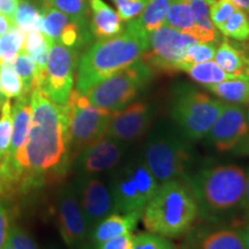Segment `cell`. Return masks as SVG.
I'll list each match as a JSON object with an SVG mask.
<instances>
[{
	"mask_svg": "<svg viewBox=\"0 0 249 249\" xmlns=\"http://www.w3.org/2000/svg\"><path fill=\"white\" fill-rule=\"evenodd\" d=\"M33 119L26 142L8 161L21 187L35 186L48 173L64 170L70 156L66 105L37 87L30 93Z\"/></svg>",
	"mask_w": 249,
	"mask_h": 249,
	"instance_id": "obj_1",
	"label": "cell"
},
{
	"mask_svg": "<svg viewBox=\"0 0 249 249\" xmlns=\"http://www.w3.org/2000/svg\"><path fill=\"white\" fill-rule=\"evenodd\" d=\"M0 87L6 98H18L26 95L23 83L15 71L13 62L0 64Z\"/></svg>",
	"mask_w": 249,
	"mask_h": 249,
	"instance_id": "obj_30",
	"label": "cell"
},
{
	"mask_svg": "<svg viewBox=\"0 0 249 249\" xmlns=\"http://www.w3.org/2000/svg\"><path fill=\"white\" fill-rule=\"evenodd\" d=\"M127 144L104 135L77 155L75 170L81 176H92L111 171L124 160Z\"/></svg>",
	"mask_w": 249,
	"mask_h": 249,
	"instance_id": "obj_16",
	"label": "cell"
},
{
	"mask_svg": "<svg viewBox=\"0 0 249 249\" xmlns=\"http://www.w3.org/2000/svg\"><path fill=\"white\" fill-rule=\"evenodd\" d=\"M9 213L4 202L0 200V249L7 242L9 232Z\"/></svg>",
	"mask_w": 249,
	"mask_h": 249,
	"instance_id": "obj_41",
	"label": "cell"
},
{
	"mask_svg": "<svg viewBox=\"0 0 249 249\" xmlns=\"http://www.w3.org/2000/svg\"><path fill=\"white\" fill-rule=\"evenodd\" d=\"M76 21H89V0H51L50 4Z\"/></svg>",
	"mask_w": 249,
	"mask_h": 249,
	"instance_id": "obj_35",
	"label": "cell"
},
{
	"mask_svg": "<svg viewBox=\"0 0 249 249\" xmlns=\"http://www.w3.org/2000/svg\"><path fill=\"white\" fill-rule=\"evenodd\" d=\"M141 156L158 183L186 177L194 160L192 142L172 120H158L149 129Z\"/></svg>",
	"mask_w": 249,
	"mask_h": 249,
	"instance_id": "obj_4",
	"label": "cell"
},
{
	"mask_svg": "<svg viewBox=\"0 0 249 249\" xmlns=\"http://www.w3.org/2000/svg\"><path fill=\"white\" fill-rule=\"evenodd\" d=\"M140 218L141 216L135 213H111L91 230V240L96 246H98L117 236L132 233L138 225Z\"/></svg>",
	"mask_w": 249,
	"mask_h": 249,
	"instance_id": "obj_19",
	"label": "cell"
},
{
	"mask_svg": "<svg viewBox=\"0 0 249 249\" xmlns=\"http://www.w3.org/2000/svg\"><path fill=\"white\" fill-rule=\"evenodd\" d=\"M196 27V39L198 43L218 42L217 28L210 18V6L205 0H189Z\"/></svg>",
	"mask_w": 249,
	"mask_h": 249,
	"instance_id": "obj_23",
	"label": "cell"
},
{
	"mask_svg": "<svg viewBox=\"0 0 249 249\" xmlns=\"http://www.w3.org/2000/svg\"><path fill=\"white\" fill-rule=\"evenodd\" d=\"M241 232H242V235H244L246 247H247V249H249V223L246 225L244 231H241Z\"/></svg>",
	"mask_w": 249,
	"mask_h": 249,
	"instance_id": "obj_46",
	"label": "cell"
},
{
	"mask_svg": "<svg viewBox=\"0 0 249 249\" xmlns=\"http://www.w3.org/2000/svg\"><path fill=\"white\" fill-rule=\"evenodd\" d=\"M13 22L26 34L29 31H42L43 9H39L30 0H18Z\"/></svg>",
	"mask_w": 249,
	"mask_h": 249,
	"instance_id": "obj_26",
	"label": "cell"
},
{
	"mask_svg": "<svg viewBox=\"0 0 249 249\" xmlns=\"http://www.w3.org/2000/svg\"><path fill=\"white\" fill-rule=\"evenodd\" d=\"M150 0H112L117 13L123 21H132L142 13Z\"/></svg>",
	"mask_w": 249,
	"mask_h": 249,
	"instance_id": "obj_36",
	"label": "cell"
},
{
	"mask_svg": "<svg viewBox=\"0 0 249 249\" xmlns=\"http://www.w3.org/2000/svg\"><path fill=\"white\" fill-rule=\"evenodd\" d=\"M7 241L14 249H38L29 233L18 225L9 227Z\"/></svg>",
	"mask_w": 249,
	"mask_h": 249,
	"instance_id": "obj_39",
	"label": "cell"
},
{
	"mask_svg": "<svg viewBox=\"0 0 249 249\" xmlns=\"http://www.w3.org/2000/svg\"><path fill=\"white\" fill-rule=\"evenodd\" d=\"M43 1H44V4L49 5V4H50V1H51V0H43Z\"/></svg>",
	"mask_w": 249,
	"mask_h": 249,
	"instance_id": "obj_50",
	"label": "cell"
},
{
	"mask_svg": "<svg viewBox=\"0 0 249 249\" xmlns=\"http://www.w3.org/2000/svg\"><path fill=\"white\" fill-rule=\"evenodd\" d=\"M154 71L142 59L91 87L85 95L96 107L118 111L129 104L147 87Z\"/></svg>",
	"mask_w": 249,
	"mask_h": 249,
	"instance_id": "obj_8",
	"label": "cell"
},
{
	"mask_svg": "<svg viewBox=\"0 0 249 249\" xmlns=\"http://www.w3.org/2000/svg\"><path fill=\"white\" fill-rule=\"evenodd\" d=\"M5 99H6V97L4 95H2V92H1V87H0V105L2 104V103L5 102Z\"/></svg>",
	"mask_w": 249,
	"mask_h": 249,
	"instance_id": "obj_48",
	"label": "cell"
},
{
	"mask_svg": "<svg viewBox=\"0 0 249 249\" xmlns=\"http://www.w3.org/2000/svg\"><path fill=\"white\" fill-rule=\"evenodd\" d=\"M1 107H2V104L0 105V116H1Z\"/></svg>",
	"mask_w": 249,
	"mask_h": 249,
	"instance_id": "obj_52",
	"label": "cell"
},
{
	"mask_svg": "<svg viewBox=\"0 0 249 249\" xmlns=\"http://www.w3.org/2000/svg\"><path fill=\"white\" fill-rule=\"evenodd\" d=\"M198 208L192 192L178 180L160 183L142 213L143 225L150 233L178 238L191 230Z\"/></svg>",
	"mask_w": 249,
	"mask_h": 249,
	"instance_id": "obj_5",
	"label": "cell"
},
{
	"mask_svg": "<svg viewBox=\"0 0 249 249\" xmlns=\"http://www.w3.org/2000/svg\"><path fill=\"white\" fill-rule=\"evenodd\" d=\"M174 0H150L143 12L139 15L138 22L145 33L150 34L164 24L167 12Z\"/></svg>",
	"mask_w": 249,
	"mask_h": 249,
	"instance_id": "obj_27",
	"label": "cell"
},
{
	"mask_svg": "<svg viewBox=\"0 0 249 249\" xmlns=\"http://www.w3.org/2000/svg\"><path fill=\"white\" fill-rule=\"evenodd\" d=\"M132 249H176L165 236L155 233H143L133 238Z\"/></svg>",
	"mask_w": 249,
	"mask_h": 249,
	"instance_id": "obj_37",
	"label": "cell"
},
{
	"mask_svg": "<svg viewBox=\"0 0 249 249\" xmlns=\"http://www.w3.org/2000/svg\"><path fill=\"white\" fill-rule=\"evenodd\" d=\"M207 89L229 104H249V75H239L217 85L208 86Z\"/></svg>",
	"mask_w": 249,
	"mask_h": 249,
	"instance_id": "obj_22",
	"label": "cell"
},
{
	"mask_svg": "<svg viewBox=\"0 0 249 249\" xmlns=\"http://www.w3.org/2000/svg\"><path fill=\"white\" fill-rule=\"evenodd\" d=\"M247 150H249V148H247Z\"/></svg>",
	"mask_w": 249,
	"mask_h": 249,
	"instance_id": "obj_53",
	"label": "cell"
},
{
	"mask_svg": "<svg viewBox=\"0 0 249 249\" xmlns=\"http://www.w3.org/2000/svg\"><path fill=\"white\" fill-rule=\"evenodd\" d=\"M133 238L132 233L117 236V238L111 239L103 244L97 246V249H132L133 247Z\"/></svg>",
	"mask_w": 249,
	"mask_h": 249,
	"instance_id": "obj_40",
	"label": "cell"
},
{
	"mask_svg": "<svg viewBox=\"0 0 249 249\" xmlns=\"http://www.w3.org/2000/svg\"><path fill=\"white\" fill-rule=\"evenodd\" d=\"M74 187L91 233V230L101 220L116 213L110 188L107 183L99 177H96V174L81 176Z\"/></svg>",
	"mask_w": 249,
	"mask_h": 249,
	"instance_id": "obj_15",
	"label": "cell"
},
{
	"mask_svg": "<svg viewBox=\"0 0 249 249\" xmlns=\"http://www.w3.org/2000/svg\"><path fill=\"white\" fill-rule=\"evenodd\" d=\"M148 48V34L136 18L127 22L123 33L101 39L86 51L79 61L76 90L86 93L101 81L130 66Z\"/></svg>",
	"mask_w": 249,
	"mask_h": 249,
	"instance_id": "obj_2",
	"label": "cell"
},
{
	"mask_svg": "<svg viewBox=\"0 0 249 249\" xmlns=\"http://www.w3.org/2000/svg\"><path fill=\"white\" fill-rule=\"evenodd\" d=\"M91 35L98 40L111 38L123 33L124 27L119 15L104 0H89Z\"/></svg>",
	"mask_w": 249,
	"mask_h": 249,
	"instance_id": "obj_18",
	"label": "cell"
},
{
	"mask_svg": "<svg viewBox=\"0 0 249 249\" xmlns=\"http://www.w3.org/2000/svg\"><path fill=\"white\" fill-rule=\"evenodd\" d=\"M205 1L208 2V5L211 6L213 4H217V2H219V1H223V0H205Z\"/></svg>",
	"mask_w": 249,
	"mask_h": 249,
	"instance_id": "obj_47",
	"label": "cell"
},
{
	"mask_svg": "<svg viewBox=\"0 0 249 249\" xmlns=\"http://www.w3.org/2000/svg\"><path fill=\"white\" fill-rule=\"evenodd\" d=\"M246 114H247V121H248V126H249V108H248V112Z\"/></svg>",
	"mask_w": 249,
	"mask_h": 249,
	"instance_id": "obj_51",
	"label": "cell"
},
{
	"mask_svg": "<svg viewBox=\"0 0 249 249\" xmlns=\"http://www.w3.org/2000/svg\"><path fill=\"white\" fill-rule=\"evenodd\" d=\"M70 156H77L83 149L107 135L112 111L91 104L85 93L71 90L66 104Z\"/></svg>",
	"mask_w": 249,
	"mask_h": 249,
	"instance_id": "obj_9",
	"label": "cell"
},
{
	"mask_svg": "<svg viewBox=\"0 0 249 249\" xmlns=\"http://www.w3.org/2000/svg\"><path fill=\"white\" fill-rule=\"evenodd\" d=\"M18 0H0V14L13 20Z\"/></svg>",
	"mask_w": 249,
	"mask_h": 249,
	"instance_id": "obj_42",
	"label": "cell"
},
{
	"mask_svg": "<svg viewBox=\"0 0 249 249\" xmlns=\"http://www.w3.org/2000/svg\"><path fill=\"white\" fill-rule=\"evenodd\" d=\"M12 129H13V105L11 99L6 98L1 107L0 116V163L6 160L11 145Z\"/></svg>",
	"mask_w": 249,
	"mask_h": 249,
	"instance_id": "obj_33",
	"label": "cell"
},
{
	"mask_svg": "<svg viewBox=\"0 0 249 249\" xmlns=\"http://www.w3.org/2000/svg\"><path fill=\"white\" fill-rule=\"evenodd\" d=\"M224 105V102L210 97L194 86L179 83L171 97V119L193 143L207 135Z\"/></svg>",
	"mask_w": 249,
	"mask_h": 249,
	"instance_id": "obj_7",
	"label": "cell"
},
{
	"mask_svg": "<svg viewBox=\"0 0 249 249\" xmlns=\"http://www.w3.org/2000/svg\"><path fill=\"white\" fill-rule=\"evenodd\" d=\"M70 21L71 18L67 17L66 14H64L53 6L44 4V7H43L42 33L46 37L54 40V42H58L62 31L70 23Z\"/></svg>",
	"mask_w": 249,
	"mask_h": 249,
	"instance_id": "obj_29",
	"label": "cell"
},
{
	"mask_svg": "<svg viewBox=\"0 0 249 249\" xmlns=\"http://www.w3.org/2000/svg\"><path fill=\"white\" fill-rule=\"evenodd\" d=\"M107 185L116 213L142 216L160 183L140 154L112 169Z\"/></svg>",
	"mask_w": 249,
	"mask_h": 249,
	"instance_id": "obj_6",
	"label": "cell"
},
{
	"mask_svg": "<svg viewBox=\"0 0 249 249\" xmlns=\"http://www.w3.org/2000/svg\"><path fill=\"white\" fill-rule=\"evenodd\" d=\"M13 65L15 71H17L18 76H20L21 81H22L24 92H26V95L30 96L31 91L36 87L37 74H38L35 61L22 49V51L14 59Z\"/></svg>",
	"mask_w": 249,
	"mask_h": 249,
	"instance_id": "obj_31",
	"label": "cell"
},
{
	"mask_svg": "<svg viewBox=\"0 0 249 249\" xmlns=\"http://www.w3.org/2000/svg\"><path fill=\"white\" fill-rule=\"evenodd\" d=\"M231 1L236 6V7L246 12V14L249 17V0H231Z\"/></svg>",
	"mask_w": 249,
	"mask_h": 249,
	"instance_id": "obj_45",
	"label": "cell"
},
{
	"mask_svg": "<svg viewBox=\"0 0 249 249\" xmlns=\"http://www.w3.org/2000/svg\"><path fill=\"white\" fill-rule=\"evenodd\" d=\"M26 33L13 24L5 34L0 35V64L13 62L22 51Z\"/></svg>",
	"mask_w": 249,
	"mask_h": 249,
	"instance_id": "obj_28",
	"label": "cell"
},
{
	"mask_svg": "<svg viewBox=\"0 0 249 249\" xmlns=\"http://www.w3.org/2000/svg\"><path fill=\"white\" fill-rule=\"evenodd\" d=\"M57 219L65 244L71 249L82 248L90 235V227L81 209L75 187L67 185L59 192Z\"/></svg>",
	"mask_w": 249,
	"mask_h": 249,
	"instance_id": "obj_12",
	"label": "cell"
},
{
	"mask_svg": "<svg viewBox=\"0 0 249 249\" xmlns=\"http://www.w3.org/2000/svg\"><path fill=\"white\" fill-rule=\"evenodd\" d=\"M76 61V50L67 48L50 38L46 75L42 89L57 104H66L73 90Z\"/></svg>",
	"mask_w": 249,
	"mask_h": 249,
	"instance_id": "obj_11",
	"label": "cell"
},
{
	"mask_svg": "<svg viewBox=\"0 0 249 249\" xmlns=\"http://www.w3.org/2000/svg\"><path fill=\"white\" fill-rule=\"evenodd\" d=\"M238 8L231 0H223L210 6V18L213 26L219 30V28L229 20L230 17Z\"/></svg>",
	"mask_w": 249,
	"mask_h": 249,
	"instance_id": "obj_38",
	"label": "cell"
},
{
	"mask_svg": "<svg viewBox=\"0 0 249 249\" xmlns=\"http://www.w3.org/2000/svg\"><path fill=\"white\" fill-rule=\"evenodd\" d=\"M214 62L232 75H249V54L242 45L231 44L227 40L220 43L214 54Z\"/></svg>",
	"mask_w": 249,
	"mask_h": 249,
	"instance_id": "obj_21",
	"label": "cell"
},
{
	"mask_svg": "<svg viewBox=\"0 0 249 249\" xmlns=\"http://www.w3.org/2000/svg\"><path fill=\"white\" fill-rule=\"evenodd\" d=\"M217 48L218 46L216 42L196 43V44L191 46L182 61L181 71H185L192 65L213 60L214 54H216Z\"/></svg>",
	"mask_w": 249,
	"mask_h": 249,
	"instance_id": "obj_34",
	"label": "cell"
},
{
	"mask_svg": "<svg viewBox=\"0 0 249 249\" xmlns=\"http://www.w3.org/2000/svg\"><path fill=\"white\" fill-rule=\"evenodd\" d=\"M247 114L241 105L225 103L222 112L209 132L204 136L207 144L224 152L240 144L248 134Z\"/></svg>",
	"mask_w": 249,
	"mask_h": 249,
	"instance_id": "obj_14",
	"label": "cell"
},
{
	"mask_svg": "<svg viewBox=\"0 0 249 249\" xmlns=\"http://www.w3.org/2000/svg\"><path fill=\"white\" fill-rule=\"evenodd\" d=\"M246 180V172L238 165H214L189 176L186 185L202 218L217 223L242 205Z\"/></svg>",
	"mask_w": 249,
	"mask_h": 249,
	"instance_id": "obj_3",
	"label": "cell"
},
{
	"mask_svg": "<svg viewBox=\"0 0 249 249\" xmlns=\"http://www.w3.org/2000/svg\"><path fill=\"white\" fill-rule=\"evenodd\" d=\"M2 249H14L13 247H12V246L11 245H9V242L7 241V242H6V244H5V246H4V247H2Z\"/></svg>",
	"mask_w": 249,
	"mask_h": 249,
	"instance_id": "obj_49",
	"label": "cell"
},
{
	"mask_svg": "<svg viewBox=\"0 0 249 249\" xmlns=\"http://www.w3.org/2000/svg\"><path fill=\"white\" fill-rule=\"evenodd\" d=\"M154 117V108L149 103H129L127 107L112 112L107 135L129 144L148 134Z\"/></svg>",
	"mask_w": 249,
	"mask_h": 249,
	"instance_id": "obj_13",
	"label": "cell"
},
{
	"mask_svg": "<svg viewBox=\"0 0 249 249\" xmlns=\"http://www.w3.org/2000/svg\"><path fill=\"white\" fill-rule=\"evenodd\" d=\"M242 205H244L246 213L249 218V174L247 176V180H246V188H245V195H244V202H242Z\"/></svg>",
	"mask_w": 249,
	"mask_h": 249,
	"instance_id": "obj_44",
	"label": "cell"
},
{
	"mask_svg": "<svg viewBox=\"0 0 249 249\" xmlns=\"http://www.w3.org/2000/svg\"><path fill=\"white\" fill-rule=\"evenodd\" d=\"M13 24H14L13 20H11V18H6L2 14H0V35L5 34L9 28L13 26Z\"/></svg>",
	"mask_w": 249,
	"mask_h": 249,
	"instance_id": "obj_43",
	"label": "cell"
},
{
	"mask_svg": "<svg viewBox=\"0 0 249 249\" xmlns=\"http://www.w3.org/2000/svg\"><path fill=\"white\" fill-rule=\"evenodd\" d=\"M219 31L230 38L247 42L249 40V17L242 9L236 8L229 20L219 28Z\"/></svg>",
	"mask_w": 249,
	"mask_h": 249,
	"instance_id": "obj_32",
	"label": "cell"
},
{
	"mask_svg": "<svg viewBox=\"0 0 249 249\" xmlns=\"http://www.w3.org/2000/svg\"><path fill=\"white\" fill-rule=\"evenodd\" d=\"M211 224L189 233L185 249H247L240 230Z\"/></svg>",
	"mask_w": 249,
	"mask_h": 249,
	"instance_id": "obj_17",
	"label": "cell"
},
{
	"mask_svg": "<svg viewBox=\"0 0 249 249\" xmlns=\"http://www.w3.org/2000/svg\"><path fill=\"white\" fill-rule=\"evenodd\" d=\"M196 43L198 42L194 37L163 24L148 35V48L142 55V60L152 71H179L187 51Z\"/></svg>",
	"mask_w": 249,
	"mask_h": 249,
	"instance_id": "obj_10",
	"label": "cell"
},
{
	"mask_svg": "<svg viewBox=\"0 0 249 249\" xmlns=\"http://www.w3.org/2000/svg\"><path fill=\"white\" fill-rule=\"evenodd\" d=\"M31 119H33V110H31L30 96L24 95L17 98V102L13 105V129H12L11 145L5 160H13L15 154L26 142L31 126Z\"/></svg>",
	"mask_w": 249,
	"mask_h": 249,
	"instance_id": "obj_20",
	"label": "cell"
},
{
	"mask_svg": "<svg viewBox=\"0 0 249 249\" xmlns=\"http://www.w3.org/2000/svg\"><path fill=\"white\" fill-rule=\"evenodd\" d=\"M188 73L192 80H194L196 83L208 87L217 85V83L224 82L226 80H231L236 77L232 74L226 73L225 71L222 70L216 62L210 60L205 62H200V64L192 65L185 71Z\"/></svg>",
	"mask_w": 249,
	"mask_h": 249,
	"instance_id": "obj_25",
	"label": "cell"
},
{
	"mask_svg": "<svg viewBox=\"0 0 249 249\" xmlns=\"http://www.w3.org/2000/svg\"><path fill=\"white\" fill-rule=\"evenodd\" d=\"M164 24L196 39V27L189 0H174L167 12Z\"/></svg>",
	"mask_w": 249,
	"mask_h": 249,
	"instance_id": "obj_24",
	"label": "cell"
}]
</instances>
